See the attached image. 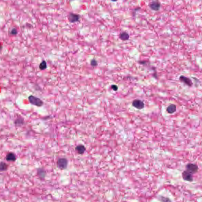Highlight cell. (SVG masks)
Returning <instances> with one entry per match:
<instances>
[{"label":"cell","instance_id":"1","mask_svg":"<svg viewBox=\"0 0 202 202\" xmlns=\"http://www.w3.org/2000/svg\"><path fill=\"white\" fill-rule=\"evenodd\" d=\"M28 99L29 103L34 106L40 107L44 105V102L40 98L33 95L30 96L28 97Z\"/></svg>","mask_w":202,"mask_h":202},{"label":"cell","instance_id":"2","mask_svg":"<svg viewBox=\"0 0 202 202\" xmlns=\"http://www.w3.org/2000/svg\"><path fill=\"white\" fill-rule=\"evenodd\" d=\"M68 160L65 158H60L58 159L57 165L60 170H65L67 168Z\"/></svg>","mask_w":202,"mask_h":202},{"label":"cell","instance_id":"3","mask_svg":"<svg viewBox=\"0 0 202 202\" xmlns=\"http://www.w3.org/2000/svg\"><path fill=\"white\" fill-rule=\"evenodd\" d=\"M193 174L188 170H184L182 173V177L184 180L187 182H192L193 181Z\"/></svg>","mask_w":202,"mask_h":202},{"label":"cell","instance_id":"4","mask_svg":"<svg viewBox=\"0 0 202 202\" xmlns=\"http://www.w3.org/2000/svg\"><path fill=\"white\" fill-rule=\"evenodd\" d=\"M81 16L78 14L70 13L68 16V20L71 23H75L79 22Z\"/></svg>","mask_w":202,"mask_h":202},{"label":"cell","instance_id":"5","mask_svg":"<svg viewBox=\"0 0 202 202\" xmlns=\"http://www.w3.org/2000/svg\"><path fill=\"white\" fill-rule=\"evenodd\" d=\"M186 170L194 174L197 172L199 168L197 165L195 164L189 163L186 165Z\"/></svg>","mask_w":202,"mask_h":202},{"label":"cell","instance_id":"6","mask_svg":"<svg viewBox=\"0 0 202 202\" xmlns=\"http://www.w3.org/2000/svg\"><path fill=\"white\" fill-rule=\"evenodd\" d=\"M132 106L138 109H142L145 107V104L140 99H135L133 101L132 103Z\"/></svg>","mask_w":202,"mask_h":202},{"label":"cell","instance_id":"7","mask_svg":"<svg viewBox=\"0 0 202 202\" xmlns=\"http://www.w3.org/2000/svg\"><path fill=\"white\" fill-rule=\"evenodd\" d=\"M149 7L153 10L158 11L160 8L161 4L158 0L153 1L149 4Z\"/></svg>","mask_w":202,"mask_h":202},{"label":"cell","instance_id":"8","mask_svg":"<svg viewBox=\"0 0 202 202\" xmlns=\"http://www.w3.org/2000/svg\"><path fill=\"white\" fill-rule=\"evenodd\" d=\"M179 80L181 82L185 84L186 85L189 87H191L193 85L192 81L190 78L185 77L184 76H181L180 77Z\"/></svg>","mask_w":202,"mask_h":202},{"label":"cell","instance_id":"9","mask_svg":"<svg viewBox=\"0 0 202 202\" xmlns=\"http://www.w3.org/2000/svg\"><path fill=\"white\" fill-rule=\"evenodd\" d=\"M75 150L79 154L82 155L86 151V148L85 146L79 145L76 147Z\"/></svg>","mask_w":202,"mask_h":202},{"label":"cell","instance_id":"10","mask_svg":"<svg viewBox=\"0 0 202 202\" xmlns=\"http://www.w3.org/2000/svg\"><path fill=\"white\" fill-rule=\"evenodd\" d=\"M6 160L8 162H15L16 160V156L12 153H9L6 157Z\"/></svg>","mask_w":202,"mask_h":202},{"label":"cell","instance_id":"11","mask_svg":"<svg viewBox=\"0 0 202 202\" xmlns=\"http://www.w3.org/2000/svg\"><path fill=\"white\" fill-rule=\"evenodd\" d=\"M176 111V105L174 104H171L167 107V111L169 114H173L175 113Z\"/></svg>","mask_w":202,"mask_h":202},{"label":"cell","instance_id":"12","mask_svg":"<svg viewBox=\"0 0 202 202\" xmlns=\"http://www.w3.org/2000/svg\"><path fill=\"white\" fill-rule=\"evenodd\" d=\"M38 175L39 177L42 179H44L45 178L46 172L43 169L40 168L38 170Z\"/></svg>","mask_w":202,"mask_h":202},{"label":"cell","instance_id":"13","mask_svg":"<svg viewBox=\"0 0 202 202\" xmlns=\"http://www.w3.org/2000/svg\"><path fill=\"white\" fill-rule=\"evenodd\" d=\"M130 38L129 34L126 32H122L120 34L119 38L122 41H126L128 40Z\"/></svg>","mask_w":202,"mask_h":202},{"label":"cell","instance_id":"14","mask_svg":"<svg viewBox=\"0 0 202 202\" xmlns=\"http://www.w3.org/2000/svg\"><path fill=\"white\" fill-rule=\"evenodd\" d=\"M8 168V165L4 162H0V171H3L7 170Z\"/></svg>","mask_w":202,"mask_h":202},{"label":"cell","instance_id":"15","mask_svg":"<svg viewBox=\"0 0 202 202\" xmlns=\"http://www.w3.org/2000/svg\"><path fill=\"white\" fill-rule=\"evenodd\" d=\"M39 68L41 70H45V69H46L47 68L46 62L44 60L42 61L39 65Z\"/></svg>","mask_w":202,"mask_h":202},{"label":"cell","instance_id":"16","mask_svg":"<svg viewBox=\"0 0 202 202\" xmlns=\"http://www.w3.org/2000/svg\"><path fill=\"white\" fill-rule=\"evenodd\" d=\"M24 123V119L22 118L19 117L16 119L15 121V124L16 126H21L23 125Z\"/></svg>","mask_w":202,"mask_h":202},{"label":"cell","instance_id":"17","mask_svg":"<svg viewBox=\"0 0 202 202\" xmlns=\"http://www.w3.org/2000/svg\"><path fill=\"white\" fill-rule=\"evenodd\" d=\"M90 65L92 66L95 67L98 65V62L96 60L94 59H93V60H92L90 62Z\"/></svg>","mask_w":202,"mask_h":202},{"label":"cell","instance_id":"18","mask_svg":"<svg viewBox=\"0 0 202 202\" xmlns=\"http://www.w3.org/2000/svg\"><path fill=\"white\" fill-rule=\"evenodd\" d=\"M17 34V31L16 28H13L10 31V34L11 35H16Z\"/></svg>","mask_w":202,"mask_h":202},{"label":"cell","instance_id":"19","mask_svg":"<svg viewBox=\"0 0 202 202\" xmlns=\"http://www.w3.org/2000/svg\"><path fill=\"white\" fill-rule=\"evenodd\" d=\"M111 88L115 91H116L118 90V87L116 85H111Z\"/></svg>","mask_w":202,"mask_h":202},{"label":"cell","instance_id":"20","mask_svg":"<svg viewBox=\"0 0 202 202\" xmlns=\"http://www.w3.org/2000/svg\"><path fill=\"white\" fill-rule=\"evenodd\" d=\"M2 49H3V46H2V45L0 44V53H1V51H2Z\"/></svg>","mask_w":202,"mask_h":202},{"label":"cell","instance_id":"21","mask_svg":"<svg viewBox=\"0 0 202 202\" xmlns=\"http://www.w3.org/2000/svg\"><path fill=\"white\" fill-rule=\"evenodd\" d=\"M111 0L113 1V2H116V1H117V0Z\"/></svg>","mask_w":202,"mask_h":202}]
</instances>
